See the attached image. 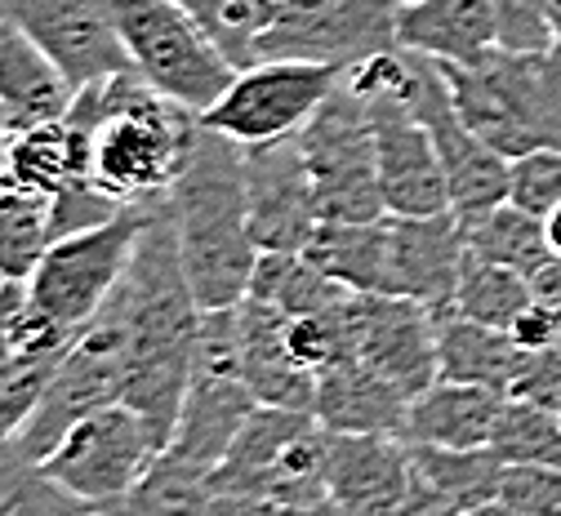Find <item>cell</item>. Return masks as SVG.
Listing matches in <instances>:
<instances>
[{
    "mask_svg": "<svg viewBox=\"0 0 561 516\" xmlns=\"http://www.w3.org/2000/svg\"><path fill=\"white\" fill-rule=\"evenodd\" d=\"M112 299L129 334L121 405H129L152 427L157 446L170 450L174 423L192 383V352H196V325H201V303L183 272V254L174 237L170 196L152 200L148 228L138 237L129 272Z\"/></svg>",
    "mask_w": 561,
    "mask_h": 516,
    "instance_id": "1",
    "label": "cell"
},
{
    "mask_svg": "<svg viewBox=\"0 0 561 516\" xmlns=\"http://www.w3.org/2000/svg\"><path fill=\"white\" fill-rule=\"evenodd\" d=\"M170 214L201 312L237 308L259 267L245 200V147L201 125L187 165L170 187Z\"/></svg>",
    "mask_w": 561,
    "mask_h": 516,
    "instance_id": "2",
    "label": "cell"
},
{
    "mask_svg": "<svg viewBox=\"0 0 561 516\" xmlns=\"http://www.w3.org/2000/svg\"><path fill=\"white\" fill-rule=\"evenodd\" d=\"M99 107L94 187L116 205H152L179 183L201 116L157 94L138 71L90 90Z\"/></svg>",
    "mask_w": 561,
    "mask_h": 516,
    "instance_id": "3",
    "label": "cell"
},
{
    "mask_svg": "<svg viewBox=\"0 0 561 516\" xmlns=\"http://www.w3.org/2000/svg\"><path fill=\"white\" fill-rule=\"evenodd\" d=\"M463 125L504 161L561 152V58L490 49L477 62H437Z\"/></svg>",
    "mask_w": 561,
    "mask_h": 516,
    "instance_id": "4",
    "label": "cell"
},
{
    "mask_svg": "<svg viewBox=\"0 0 561 516\" xmlns=\"http://www.w3.org/2000/svg\"><path fill=\"white\" fill-rule=\"evenodd\" d=\"M103 5L134 71L183 112L205 116L237 81V67L174 0H103Z\"/></svg>",
    "mask_w": 561,
    "mask_h": 516,
    "instance_id": "5",
    "label": "cell"
},
{
    "mask_svg": "<svg viewBox=\"0 0 561 516\" xmlns=\"http://www.w3.org/2000/svg\"><path fill=\"white\" fill-rule=\"evenodd\" d=\"M215 494H259L286 512L330 498L325 477V427L308 410L259 405L228 459L209 477Z\"/></svg>",
    "mask_w": 561,
    "mask_h": 516,
    "instance_id": "6",
    "label": "cell"
},
{
    "mask_svg": "<svg viewBox=\"0 0 561 516\" xmlns=\"http://www.w3.org/2000/svg\"><path fill=\"white\" fill-rule=\"evenodd\" d=\"M152 205H129L112 223L54 241L41 267L27 280V308L62 334H81L116 294L138 250V237L148 228Z\"/></svg>",
    "mask_w": 561,
    "mask_h": 516,
    "instance_id": "7",
    "label": "cell"
},
{
    "mask_svg": "<svg viewBox=\"0 0 561 516\" xmlns=\"http://www.w3.org/2000/svg\"><path fill=\"white\" fill-rule=\"evenodd\" d=\"M321 223H379L388 218L379 187V152L366 99L339 81L334 94L299 129Z\"/></svg>",
    "mask_w": 561,
    "mask_h": 516,
    "instance_id": "8",
    "label": "cell"
},
{
    "mask_svg": "<svg viewBox=\"0 0 561 516\" xmlns=\"http://www.w3.org/2000/svg\"><path fill=\"white\" fill-rule=\"evenodd\" d=\"M125 352H129L125 317H121L116 299H107V308L72 343H67V352L54 365V379H49L32 423L19 436V446L36 463L81 418H90L94 410H107V405L121 401V392H125Z\"/></svg>",
    "mask_w": 561,
    "mask_h": 516,
    "instance_id": "9",
    "label": "cell"
},
{
    "mask_svg": "<svg viewBox=\"0 0 561 516\" xmlns=\"http://www.w3.org/2000/svg\"><path fill=\"white\" fill-rule=\"evenodd\" d=\"M339 81H343V67H330V62L263 58L237 71L228 94L201 116V125H209L241 147L290 138L312 121V112L334 94Z\"/></svg>",
    "mask_w": 561,
    "mask_h": 516,
    "instance_id": "10",
    "label": "cell"
},
{
    "mask_svg": "<svg viewBox=\"0 0 561 516\" xmlns=\"http://www.w3.org/2000/svg\"><path fill=\"white\" fill-rule=\"evenodd\" d=\"M157 455H161V446H157L152 427L129 405L116 401V405L81 418L41 459V468L72 498L107 512L116 498H125L138 485V477L157 463Z\"/></svg>",
    "mask_w": 561,
    "mask_h": 516,
    "instance_id": "11",
    "label": "cell"
},
{
    "mask_svg": "<svg viewBox=\"0 0 561 516\" xmlns=\"http://www.w3.org/2000/svg\"><path fill=\"white\" fill-rule=\"evenodd\" d=\"M414 0H280V14L259 41L263 58H304L353 71L375 54H392L401 10Z\"/></svg>",
    "mask_w": 561,
    "mask_h": 516,
    "instance_id": "12",
    "label": "cell"
},
{
    "mask_svg": "<svg viewBox=\"0 0 561 516\" xmlns=\"http://www.w3.org/2000/svg\"><path fill=\"white\" fill-rule=\"evenodd\" d=\"M410 103L419 112V121L428 125L437 161L450 187V209L459 218H477L485 209H495L513 196V161H504L463 125L442 67L424 54H414V85H410Z\"/></svg>",
    "mask_w": 561,
    "mask_h": 516,
    "instance_id": "13",
    "label": "cell"
},
{
    "mask_svg": "<svg viewBox=\"0 0 561 516\" xmlns=\"http://www.w3.org/2000/svg\"><path fill=\"white\" fill-rule=\"evenodd\" d=\"M0 23L32 36L81 90L134 71L103 0H0Z\"/></svg>",
    "mask_w": 561,
    "mask_h": 516,
    "instance_id": "14",
    "label": "cell"
},
{
    "mask_svg": "<svg viewBox=\"0 0 561 516\" xmlns=\"http://www.w3.org/2000/svg\"><path fill=\"white\" fill-rule=\"evenodd\" d=\"M245 200H250V237L259 254L308 250L312 232L321 228V209L299 134L245 147Z\"/></svg>",
    "mask_w": 561,
    "mask_h": 516,
    "instance_id": "15",
    "label": "cell"
},
{
    "mask_svg": "<svg viewBox=\"0 0 561 516\" xmlns=\"http://www.w3.org/2000/svg\"><path fill=\"white\" fill-rule=\"evenodd\" d=\"M357 360L419 397L437 383V317L401 294H353Z\"/></svg>",
    "mask_w": 561,
    "mask_h": 516,
    "instance_id": "16",
    "label": "cell"
},
{
    "mask_svg": "<svg viewBox=\"0 0 561 516\" xmlns=\"http://www.w3.org/2000/svg\"><path fill=\"white\" fill-rule=\"evenodd\" d=\"M392 294L424 303L433 317L455 312V294L468 263V228L455 209L433 218H392Z\"/></svg>",
    "mask_w": 561,
    "mask_h": 516,
    "instance_id": "17",
    "label": "cell"
},
{
    "mask_svg": "<svg viewBox=\"0 0 561 516\" xmlns=\"http://www.w3.org/2000/svg\"><path fill=\"white\" fill-rule=\"evenodd\" d=\"M330 498L353 516H401L414 490L410 446L397 436H343L325 432Z\"/></svg>",
    "mask_w": 561,
    "mask_h": 516,
    "instance_id": "18",
    "label": "cell"
},
{
    "mask_svg": "<svg viewBox=\"0 0 561 516\" xmlns=\"http://www.w3.org/2000/svg\"><path fill=\"white\" fill-rule=\"evenodd\" d=\"M237 330H241V379L254 392V401L276 405V410H308L312 414L317 375H308L290 356L286 317L245 294L237 303Z\"/></svg>",
    "mask_w": 561,
    "mask_h": 516,
    "instance_id": "19",
    "label": "cell"
},
{
    "mask_svg": "<svg viewBox=\"0 0 561 516\" xmlns=\"http://www.w3.org/2000/svg\"><path fill=\"white\" fill-rule=\"evenodd\" d=\"M312 418L325 432L343 436H397L405 440V418H410V397L388 383L366 360H343L334 370L317 375V401Z\"/></svg>",
    "mask_w": 561,
    "mask_h": 516,
    "instance_id": "20",
    "label": "cell"
},
{
    "mask_svg": "<svg viewBox=\"0 0 561 516\" xmlns=\"http://www.w3.org/2000/svg\"><path fill=\"white\" fill-rule=\"evenodd\" d=\"M254 410H259V401L241 379L192 370V383H187V397H183V410H179V423H174L170 450L215 477V468L228 459L232 440L241 436V427L250 423Z\"/></svg>",
    "mask_w": 561,
    "mask_h": 516,
    "instance_id": "21",
    "label": "cell"
},
{
    "mask_svg": "<svg viewBox=\"0 0 561 516\" xmlns=\"http://www.w3.org/2000/svg\"><path fill=\"white\" fill-rule=\"evenodd\" d=\"M77 107V85L67 71L14 23H0V112L10 116L14 134L67 121Z\"/></svg>",
    "mask_w": 561,
    "mask_h": 516,
    "instance_id": "22",
    "label": "cell"
},
{
    "mask_svg": "<svg viewBox=\"0 0 561 516\" xmlns=\"http://www.w3.org/2000/svg\"><path fill=\"white\" fill-rule=\"evenodd\" d=\"M397 45L433 62H477L500 49L495 0H414L401 10Z\"/></svg>",
    "mask_w": 561,
    "mask_h": 516,
    "instance_id": "23",
    "label": "cell"
},
{
    "mask_svg": "<svg viewBox=\"0 0 561 516\" xmlns=\"http://www.w3.org/2000/svg\"><path fill=\"white\" fill-rule=\"evenodd\" d=\"M508 397L472 388V383H446L437 379L428 392L410 397L405 418V446H437V450H490L500 410Z\"/></svg>",
    "mask_w": 561,
    "mask_h": 516,
    "instance_id": "24",
    "label": "cell"
},
{
    "mask_svg": "<svg viewBox=\"0 0 561 516\" xmlns=\"http://www.w3.org/2000/svg\"><path fill=\"white\" fill-rule=\"evenodd\" d=\"M526 365V347L508 330L477 325L459 312L437 317V379L446 383H472L508 397Z\"/></svg>",
    "mask_w": 561,
    "mask_h": 516,
    "instance_id": "25",
    "label": "cell"
},
{
    "mask_svg": "<svg viewBox=\"0 0 561 516\" xmlns=\"http://www.w3.org/2000/svg\"><path fill=\"white\" fill-rule=\"evenodd\" d=\"M304 259L353 294H392L388 218H379V223H321Z\"/></svg>",
    "mask_w": 561,
    "mask_h": 516,
    "instance_id": "26",
    "label": "cell"
},
{
    "mask_svg": "<svg viewBox=\"0 0 561 516\" xmlns=\"http://www.w3.org/2000/svg\"><path fill=\"white\" fill-rule=\"evenodd\" d=\"M463 228H468V250L485 263H500L508 272H522L526 280H535L557 254L548 245V228H543V218L504 200L495 209H485L477 218H463Z\"/></svg>",
    "mask_w": 561,
    "mask_h": 516,
    "instance_id": "27",
    "label": "cell"
},
{
    "mask_svg": "<svg viewBox=\"0 0 561 516\" xmlns=\"http://www.w3.org/2000/svg\"><path fill=\"white\" fill-rule=\"evenodd\" d=\"M209 498H215L209 472L179 459L174 450H161L157 463L138 477V485L116 498L103 516H205Z\"/></svg>",
    "mask_w": 561,
    "mask_h": 516,
    "instance_id": "28",
    "label": "cell"
},
{
    "mask_svg": "<svg viewBox=\"0 0 561 516\" xmlns=\"http://www.w3.org/2000/svg\"><path fill=\"white\" fill-rule=\"evenodd\" d=\"M250 299H259V303L276 308L286 321H295V317L339 308L343 299H353V289L330 280L304 254H259V267L250 276Z\"/></svg>",
    "mask_w": 561,
    "mask_h": 516,
    "instance_id": "29",
    "label": "cell"
},
{
    "mask_svg": "<svg viewBox=\"0 0 561 516\" xmlns=\"http://www.w3.org/2000/svg\"><path fill=\"white\" fill-rule=\"evenodd\" d=\"M410 463L437 494H446L459 512H477L485 503H500L508 463L495 450H437L410 446Z\"/></svg>",
    "mask_w": 561,
    "mask_h": 516,
    "instance_id": "30",
    "label": "cell"
},
{
    "mask_svg": "<svg viewBox=\"0 0 561 516\" xmlns=\"http://www.w3.org/2000/svg\"><path fill=\"white\" fill-rule=\"evenodd\" d=\"M54 245V205L49 196L0 187V280L27 285Z\"/></svg>",
    "mask_w": 561,
    "mask_h": 516,
    "instance_id": "31",
    "label": "cell"
},
{
    "mask_svg": "<svg viewBox=\"0 0 561 516\" xmlns=\"http://www.w3.org/2000/svg\"><path fill=\"white\" fill-rule=\"evenodd\" d=\"M174 5L196 19V27L237 71L259 62V41L280 14V0H174Z\"/></svg>",
    "mask_w": 561,
    "mask_h": 516,
    "instance_id": "32",
    "label": "cell"
},
{
    "mask_svg": "<svg viewBox=\"0 0 561 516\" xmlns=\"http://www.w3.org/2000/svg\"><path fill=\"white\" fill-rule=\"evenodd\" d=\"M530 303H535V285L522 272H508L500 263H485V259L468 254L463 280H459V294H455L459 317H468L477 325H490V330H513L517 317Z\"/></svg>",
    "mask_w": 561,
    "mask_h": 516,
    "instance_id": "33",
    "label": "cell"
},
{
    "mask_svg": "<svg viewBox=\"0 0 561 516\" xmlns=\"http://www.w3.org/2000/svg\"><path fill=\"white\" fill-rule=\"evenodd\" d=\"M0 516H103L45 477V468L10 440L0 446Z\"/></svg>",
    "mask_w": 561,
    "mask_h": 516,
    "instance_id": "34",
    "label": "cell"
},
{
    "mask_svg": "<svg viewBox=\"0 0 561 516\" xmlns=\"http://www.w3.org/2000/svg\"><path fill=\"white\" fill-rule=\"evenodd\" d=\"M490 450L508 468H561V414L526 401H504Z\"/></svg>",
    "mask_w": 561,
    "mask_h": 516,
    "instance_id": "35",
    "label": "cell"
},
{
    "mask_svg": "<svg viewBox=\"0 0 561 516\" xmlns=\"http://www.w3.org/2000/svg\"><path fill=\"white\" fill-rule=\"evenodd\" d=\"M286 347L308 375H325L343 360H357V334H353V299L339 308L295 317L286 321Z\"/></svg>",
    "mask_w": 561,
    "mask_h": 516,
    "instance_id": "36",
    "label": "cell"
},
{
    "mask_svg": "<svg viewBox=\"0 0 561 516\" xmlns=\"http://www.w3.org/2000/svg\"><path fill=\"white\" fill-rule=\"evenodd\" d=\"M62 360V356H58ZM58 360H32V365H19V370L0 383V446L23 436V427L32 423L49 379H54V365Z\"/></svg>",
    "mask_w": 561,
    "mask_h": 516,
    "instance_id": "37",
    "label": "cell"
},
{
    "mask_svg": "<svg viewBox=\"0 0 561 516\" xmlns=\"http://www.w3.org/2000/svg\"><path fill=\"white\" fill-rule=\"evenodd\" d=\"M495 19H500V49L552 54L548 0H495Z\"/></svg>",
    "mask_w": 561,
    "mask_h": 516,
    "instance_id": "38",
    "label": "cell"
},
{
    "mask_svg": "<svg viewBox=\"0 0 561 516\" xmlns=\"http://www.w3.org/2000/svg\"><path fill=\"white\" fill-rule=\"evenodd\" d=\"M513 205L548 218L561 205V152H535L526 161H513Z\"/></svg>",
    "mask_w": 561,
    "mask_h": 516,
    "instance_id": "39",
    "label": "cell"
},
{
    "mask_svg": "<svg viewBox=\"0 0 561 516\" xmlns=\"http://www.w3.org/2000/svg\"><path fill=\"white\" fill-rule=\"evenodd\" d=\"M500 503L522 516H561V468H508Z\"/></svg>",
    "mask_w": 561,
    "mask_h": 516,
    "instance_id": "40",
    "label": "cell"
},
{
    "mask_svg": "<svg viewBox=\"0 0 561 516\" xmlns=\"http://www.w3.org/2000/svg\"><path fill=\"white\" fill-rule=\"evenodd\" d=\"M508 401H526V405L561 414V352L557 347L526 352V365H522L517 383L508 388Z\"/></svg>",
    "mask_w": 561,
    "mask_h": 516,
    "instance_id": "41",
    "label": "cell"
},
{
    "mask_svg": "<svg viewBox=\"0 0 561 516\" xmlns=\"http://www.w3.org/2000/svg\"><path fill=\"white\" fill-rule=\"evenodd\" d=\"M23 308H27V285H14V280L0 285V383H5L19 370V365H32V360L19 356V321H23Z\"/></svg>",
    "mask_w": 561,
    "mask_h": 516,
    "instance_id": "42",
    "label": "cell"
},
{
    "mask_svg": "<svg viewBox=\"0 0 561 516\" xmlns=\"http://www.w3.org/2000/svg\"><path fill=\"white\" fill-rule=\"evenodd\" d=\"M557 330H561V317L535 299V303L517 317V325H513L508 334H513L526 352H543V347H557Z\"/></svg>",
    "mask_w": 561,
    "mask_h": 516,
    "instance_id": "43",
    "label": "cell"
},
{
    "mask_svg": "<svg viewBox=\"0 0 561 516\" xmlns=\"http://www.w3.org/2000/svg\"><path fill=\"white\" fill-rule=\"evenodd\" d=\"M205 516H290V512L272 498H259V494H215Z\"/></svg>",
    "mask_w": 561,
    "mask_h": 516,
    "instance_id": "44",
    "label": "cell"
},
{
    "mask_svg": "<svg viewBox=\"0 0 561 516\" xmlns=\"http://www.w3.org/2000/svg\"><path fill=\"white\" fill-rule=\"evenodd\" d=\"M530 285H535V299L561 317V259H552V263H548Z\"/></svg>",
    "mask_w": 561,
    "mask_h": 516,
    "instance_id": "45",
    "label": "cell"
},
{
    "mask_svg": "<svg viewBox=\"0 0 561 516\" xmlns=\"http://www.w3.org/2000/svg\"><path fill=\"white\" fill-rule=\"evenodd\" d=\"M10 152H14V125L0 112V187H10Z\"/></svg>",
    "mask_w": 561,
    "mask_h": 516,
    "instance_id": "46",
    "label": "cell"
},
{
    "mask_svg": "<svg viewBox=\"0 0 561 516\" xmlns=\"http://www.w3.org/2000/svg\"><path fill=\"white\" fill-rule=\"evenodd\" d=\"M290 516H353L343 503H334V498H325V503H312V507H299V512H290Z\"/></svg>",
    "mask_w": 561,
    "mask_h": 516,
    "instance_id": "47",
    "label": "cell"
},
{
    "mask_svg": "<svg viewBox=\"0 0 561 516\" xmlns=\"http://www.w3.org/2000/svg\"><path fill=\"white\" fill-rule=\"evenodd\" d=\"M543 228H548V245H552V254L561 259V205H557V209L543 218Z\"/></svg>",
    "mask_w": 561,
    "mask_h": 516,
    "instance_id": "48",
    "label": "cell"
},
{
    "mask_svg": "<svg viewBox=\"0 0 561 516\" xmlns=\"http://www.w3.org/2000/svg\"><path fill=\"white\" fill-rule=\"evenodd\" d=\"M548 19H552V54L561 58V0H548Z\"/></svg>",
    "mask_w": 561,
    "mask_h": 516,
    "instance_id": "49",
    "label": "cell"
},
{
    "mask_svg": "<svg viewBox=\"0 0 561 516\" xmlns=\"http://www.w3.org/2000/svg\"><path fill=\"white\" fill-rule=\"evenodd\" d=\"M468 516H522V512H513V507H504V503H485V507H477V512H468Z\"/></svg>",
    "mask_w": 561,
    "mask_h": 516,
    "instance_id": "50",
    "label": "cell"
},
{
    "mask_svg": "<svg viewBox=\"0 0 561 516\" xmlns=\"http://www.w3.org/2000/svg\"><path fill=\"white\" fill-rule=\"evenodd\" d=\"M557 352H561V330H557Z\"/></svg>",
    "mask_w": 561,
    "mask_h": 516,
    "instance_id": "51",
    "label": "cell"
},
{
    "mask_svg": "<svg viewBox=\"0 0 561 516\" xmlns=\"http://www.w3.org/2000/svg\"><path fill=\"white\" fill-rule=\"evenodd\" d=\"M0 285H5V280H0Z\"/></svg>",
    "mask_w": 561,
    "mask_h": 516,
    "instance_id": "52",
    "label": "cell"
}]
</instances>
